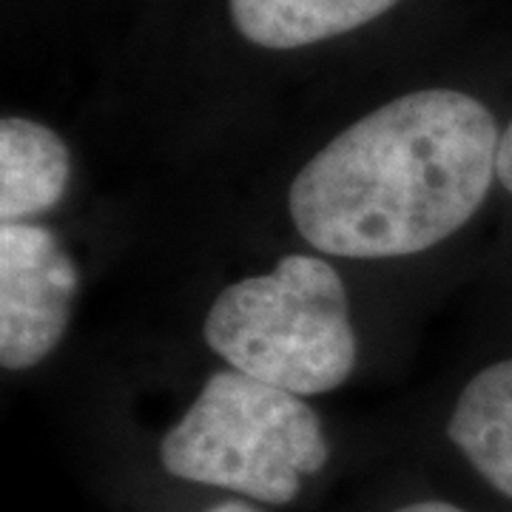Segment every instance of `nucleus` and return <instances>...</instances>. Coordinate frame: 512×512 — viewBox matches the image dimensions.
Listing matches in <instances>:
<instances>
[{"instance_id": "2", "label": "nucleus", "mask_w": 512, "mask_h": 512, "mask_svg": "<svg viewBox=\"0 0 512 512\" xmlns=\"http://www.w3.org/2000/svg\"><path fill=\"white\" fill-rule=\"evenodd\" d=\"M205 342L239 373L302 399L342 387L359 356L345 282L311 254L228 285L205 316Z\"/></svg>"}, {"instance_id": "7", "label": "nucleus", "mask_w": 512, "mask_h": 512, "mask_svg": "<svg viewBox=\"0 0 512 512\" xmlns=\"http://www.w3.org/2000/svg\"><path fill=\"white\" fill-rule=\"evenodd\" d=\"M447 436L498 493L512 498V359L484 367L467 382Z\"/></svg>"}, {"instance_id": "5", "label": "nucleus", "mask_w": 512, "mask_h": 512, "mask_svg": "<svg viewBox=\"0 0 512 512\" xmlns=\"http://www.w3.org/2000/svg\"><path fill=\"white\" fill-rule=\"evenodd\" d=\"M72 177V154L52 128L26 117L0 123V220L26 222L52 211Z\"/></svg>"}, {"instance_id": "4", "label": "nucleus", "mask_w": 512, "mask_h": 512, "mask_svg": "<svg viewBox=\"0 0 512 512\" xmlns=\"http://www.w3.org/2000/svg\"><path fill=\"white\" fill-rule=\"evenodd\" d=\"M80 274L60 239L32 222L0 225V365L43 362L72 322Z\"/></svg>"}, {"instance_id": "3", "label": "nucleus", "mask_w": 512, "mask_h": 512, "mask_svg": "<svg viewBox=\"0 0 512 512\" xmlns=\"http://www.w3.org/2000/svg\"><path fill=\"white\" fill-rule=\"evenodd\" d=\"M174 478L222 487L262 504H291L302 478L330 458L325 427L296 393L220 370L202 384L160 444Z\"/></svg>"}, {"instance_id": "10", "label": "nucleus", "mask_w": 512, "mask_h": 512, "mask_svg": "<svg viewBox=\"0 0 512 512\" xmlns=\"http://www.w3.org/2000/svg\"><path fill=\"white\" fill-rule=\"evenodd\" d=\"M208 512H259L251 504H245V501H222L217 507H211Z\"/></svg>"}, {"instance_id": "1", "label": "nucleus", "mask_w": 512, "mask_h": 512, "mask_svg": "<svg viewBox=\"0 0 512 512\" xmlns=\"http://www.w3.org/2000/svg\"><path fill=\"white\" fill-rule=\"evenodd\" d=\"M493 111L456 89L390 100L333 137L296 174L288 211L330 256H410L473 220L495 177Z\"/></svg>"}, {"instance_id": "9", "label": "nucleus", "mask_w": 512, "mask_h": 512, "mask_svg": "<svg viewBox=\"0 0 512 512\" xmlns=\"http://www.w3.org/2000/svg\"><path fill=\"white\" fill-rule=\"evenodd\" d=\"M396 512H464L456 504H447V501H416V504H407L402 510Z\"/></svg>"}, {"instance_id": "8", "label": "nucleus", "mask_w": 512, "mask_h": 512, "mask_svg": "<svg viewBox=\"0 0 512 512\" xmlns=\"http://www.w3.org/2000/svg\"><path fill=\"white\" fill-rule=\"evenodd\" d=\"M495 177H498V183L504 185L512 194V123L507 126V131L501 134V143H498Z\"/></svg>"}, {"instance_id": "6", "label": "nucleus", "mask_w": 512, "mask_h": 512, "mask_svg": "<svg viewBox=\"0 0 512 512\" xmlns=\"http://www.w3.org/2000/svg\"><path fill=\"white\" fill-rule=\"evenodd\" d=\"M399 0H231V20L262 49H302L382 18Z\"/></svg>"}]
</instances>
